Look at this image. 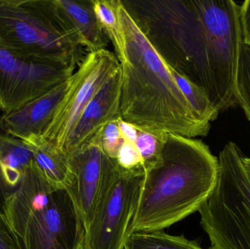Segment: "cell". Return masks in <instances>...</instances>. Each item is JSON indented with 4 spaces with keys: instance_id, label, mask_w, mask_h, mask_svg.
Segmentation results:
<instances>
[{
    "instance_id": "ffe728a7",
    "label": "cell",
    "mask_w": 250,
    "mask_h": 249,
    "mask_svg": "<svg viewBox=\"0 0 250 249\" xmlns=\"http://www.w3.org/2000/svg\"><path fill=\"white\" fill-rule=\"evenodd\" d=\"M115 161L118 166L124 171L144 174V162L141 153L136 145L132 142L125 140Z\"/></svg>"
},
{
    "instance_id": "603a6c76",
    "label": "cell",
    "mask_w": 250,
    "mask_h": 249,
    "mask_svg": "<svg viewBox=\"0 0 250 249\" xmlns=\"http://www.w3.org/2000/svg\"><path fill=\"white\" fill-rule=\"evenodd\" d=\"M239 19L243 43L250 46V0L243 1L240 5Z\"/></svg>"
},
{
    "instance_id": "cb8c5ba5",
    "label": "cell",
    "mask_w": 250,
    "mask_h": 249,
    "mask_svg": "<svg viewBox=\"0 0 250 249\" xmlns=\"http://www.w3.org/2000/svg\"><path fill=\"white\" fill-rule=\"evenodd\" d=\"M119 128H120V133L122 137L125 140L132 142L135 143L138 138V128L126 121H123L121 118H119L118 121Z\"/></svg>"
},
{
    "instance_id": "d6986e66",
    "label": "cell",
    "mask_w": 250,
    "mask_h": 249,
    "mask_svg": "<svg viewBox=\"0 0 250 249\" xmlns=\"http://www.w3.org/2000/svg\"><path fill=\"white\" fill-rule=\"evenodd\" d=\"M138 130V138L135 145L142 157L145 173V171L158 159L166 134H154L139 129Z\"/></svg>"
},
{
    "instance_id": "277c9868",
    "label": "cell",
    "mask_w": 250,
    "mask_h": 249,
    "mask_svg": "<svg viewBox=\"0 0 250 249\" xmlns=\"http://www.w3.org/2000/svg\"><path fill=\"white\" fill-rule=\"evenodd\" d=\"M1 212L13 249H83L84 227L73 191L54 188L35 163L4 196Z\"/></svg>"
},
{
    "instance_id": "2e32d148",
    "label": "cell",
    "mask_w": 250,
    "mask_h": 249,
    "mask_svg": "<svg viewBox=\"0 0 250 249\" xmlns=\"http://www.w3.org/2000/svg\"><path fill=\"white\" fill-rule=\"evenodd\" d=\"M125 249H204L197 241L183 235H171L163 230L142 231L131 234Z\"/></svg>"
},
{
    "instance_id": "9c48e42d",
    "label": "cell",
    "mask_w": 250,
    "mask_h": 249,
    "mask_svg": "<svg viewBox=\"0 0 250 249\" xmlns=\"http://www.w3.org/2000/svg\"><path fill=\"white\" fill-rule=\"evenodd\" d=\"M66 66L23 57L0 45V110L14 112L70 78Z\"/></svg>"
},
{
    "instance_id": "d4e9b609",
    "label": "cell",
    "mask_w": 250,
    "mask_h": 249,
    "mask_svg": "<svg viewBox=\"0 0 250 249\" xmlns=\"http://www.w3.org/2000/svg\"><path fill=\"white\" fill-rule=\"evenodd\" d=\"M0 249H13V241L0 213Z\"/></svg>"
},
{
    "instance_id": "30bf717a",
    "label": "cell",
    "mask_w": 250,
    "mask_h": 249,
    "mask_svg": "<svg viewBox=\"0 0 250 249\" xmlns=\"http://www.w3.org/2000/svg\"><path fill=\"white\" fill-rule=\"evenodd\" d=\"M100 133L69 157L76 178L73 194L84 230L92 222L118 167L114 159L104 153Z\"/></svg>"
},
{
    "instance_id": "4316f807",
    "label": "cell",
    "mask_w": 250,
    "mask_h": 249,
    "mask_svg": "<svg viewBox=\"0 0 250 249\" xmlns=\"http://www.w3.org/2000/svg\"><path fill=\"white\" fill-rule=\"evenodd\" d=\"M0 213H1V211H0Z\"/></svg>"
},
{
    "instance_id": "4fadbf2b",
    "label": "cell",
    "mask_w": 250,
    "mask_h": 249,
    "mask_svg": "<svg viewBox=\"0 0 250 249\" xmlns=\"http://www.w3.org/2000/svg\"><path fill=\"white\" fill-rule=\"evenodd\" d=\"M87 54L107 49L110 39L94 11L92 0H56Z\"/></svg>"
},
{
    "instance_id": "9a60e30c",
    "label": "cell",
    "mask_w": 250,
    "mask_h": 249,
    "mask_svg": "<svg viewBox=\"0 0 250 249\" xmlns=\"http://www.w3.org/2000/svg\"><path fill=\"white\" fill-rule=\"evenodd\" d=\"M35 163L33 154L24 142L0 134V178L6 187L16 188Z\"/></svg>"
},
{
    "instance_id": "7c38bea8",
    "label": "cell",
    "mask_w": 250,
    "mask_h": 249,
    "mask_svg": "<svg viewBox=\"0 0 250 249\" xmlns=\"http://www.w3.org/2000/svg\"><path fill=\"white\" fill-rule=\"evenodd\" d=\"M69 80L31 101L21 109L3 114L0 118V130L4 134L22 141L41 137L68 89Z\"/></svg>"
},
{
    "instance_id": "7402d4cb",
    "label": "cell",
    "mask_w": 250,
    "mask_h": 249,
    "mask_svg": "<svg viewBox=\"0 0 250 249\" xmlns=\"http://www.w3.org/2000/svg\"><path fill=\"white\" fill-rule=\"evenodd\" d=\"M117 121L118 120L108 123L100 133L101 146L104 153L114 160L117 159L119 151L125 141L120 133Z\"/></svg>"
},
{
    "instance_id": "e0dca14e",
    "label": "cell",
    "mask_w": 250,
    "mask_h": 249,
    "mask_svg": "<svg viewBox=\"0 0 250 249\" xmlns=\"http://www.w3.org/2000/svg\"><path fill=\"white\" fill-rule=\"evenodd\" d=\"M170 70L178 87L186 98L197 118L208 124L217 119L220 113L213 106L207 95L188 79L172 69Z\"/></svg>"
},
{
    "instance_id": "44dd1931",
    "label": "cell",
    "mask_w": 250,
    "mask_h": 249,
    "mask_svg": "<svg viewBox=\"0 0 250 249\" xmlns=\"http://www.w3.org/2000/svg\"><path fill=\"white\" fill-rule=\"evenodd\" d=\"M94 11L107 35L114 33L118 27L116 0H92Z\"/></svg>"
},
{
    "instance_id": "3957f363",
    "label": "cell",
    "mask_w": 250,
    "mask_h": 249,
    "mask_svg": "<svg viewBox=\"0 0 250 249\" xmlns=\"http://www.w3.org/2000/svg\"><path fill=\"white\" fill-rule=\"evenodd\" d=\"M219 159L198 139L166 134L158 159L145 171L126 233L163 230L208 200L217 184Z\"/></svg>"
},
{
    "instance_id": "484cf974",
    "label": "cell",
    "mask_w": 250,
    "mask_h": 249,
    "mask_svg": "<svg viewBox=\"0 0 250 249\" xmlns=\"http://www.w3.org/2000/svg\"><path fill=\"white\" fill-rule=\"evenodd\" d=\"M242 162H243L244 168L245 171L248 172V175L250 177V158L245 156L243 155L242 156Z\"/></svg>"
},
{
    "instance_id": "ba28073f",
    "label": "cell",
    "mask_w": 250,
    "mask_h": 249,
    "mask_svg": "<svg viewBox=\"0 0 250 249\" xmlns=\"http://www.w3.org/2000/svg\"><path fill=\"white\" fill-rule=\"evenodd\" d=\"M144 175L117 167L85 230L83 249H125Z\"/></svg>"
},
{
    "instance_id": "8fae6325",
    "label": "cell",
    "mask_w": 250,
    "mask_h": 249,
    "mask_svg": "<svg viewBox=\"0 0 250 249\" xmlns=\"http://www.w3.org/2000/svg\"><path fill=\"white\" fill-rule=\"evenodd\" d=\"M121 87L120 68L105 82L81 114L62 151L67 159L89 143L107 124L121 118Z\"/></svg>"
},
{
    "instance_id": "52a82bcc",
    "label": "cell",
    "mask_w": 250,
    "mask_h": 249,
    "mask_svg": "<svg viewBox=\"0 0 250 249\" xmlns=\"http://www.w3.org/2000/svg\"><path fill=\"white\" fill-rule=\"evenodd\" d=\"M120 68L115 54L108 49L87 54L70 77L68 89L41 138L63 154L64 146L81 114Z\"/></svg>"
},
{
    "instance_id": "6da1fadb",
    "label": "cell",
    "mask_w": 250,
    "mask_h": 249,
    "mask_svg": "<svg viewBox=\"0 0 250 249\" xmlns=\"http://www.w3.org/2000/svg\"><path fill=\"white\" fill-rule=\"evenodd\" d=\"M167 65L223 112L237 105L240 5L233 0H122Z\"/></svg>"
},
{
    "instance_id": "7a4b0ae2",
    "label": "cell",
    "mask_w": 250,
    "mask_h": 249,
    "mask_svg": "<svg viewBox=\"0 0 250 249\" xmlns=\"http://www.w3.org/2000/svg\"><path fill=\"white\" fill-rule=\"evenodd\" d=\"M118 27L108 35L122 75L120 117L154 134L195 138L208 134L176 84L171 70L141 32L122 0H116Z\"/></svg>"
},
{
    "instance_id": "ac0fdd59",
    "label": "cell",
    "mask_w": 250,
    "mask_h": 249,
    "mask_svg": "<svg viewBox=\"0 0 250 249\" xmlns=\"http://www.w3.org/2000/svg\"><path fill=\"white\" fill-rule=\"evenodd\" d=\"M235 93L237 105L242 107L250 121V46L244 43L239 54Z\"/></svg>"
},
{
    "instance_id": "5bb4252c",
    "label": "cell",
    "mask_w": 250,
    "mask_h": 249,
    "mask_svg": "<svg viewBox=\"0 0 250 249\" xmlns=\"http://www.w3.org/2000/svg\"><path fill=\"white\" fill-rule=\"evenodd\" d=\"M23 142L32 152L38 171L52 187L57 190H74L76 178L69 159L64 155L59 153L41 137Z\"/></svg>"
},
{
    "instance_id": "8992f818",
    "label": "cell",
    "mask_w": 250,
    "mask_h": 249,
    "mask_svg": "<svg viewBox=\"0 0 250 249\" xmlns=\"http://www.w3.org/2000/svg\"><path fill=\"white\" fill-rule=\"evenodd\" d=\"M243 155L233 142L224 146L217 184L198 211L209 249H250V177Z\"/></svg>"
},
{
    "instance_id": "5b68a950",
    "label": "cell",
    "mask_w": 250,
    "mask_h": 249,
    "mask_svg": "<svg viewBox=\"0 0 250 249\" xmlns=\"http://www.w3.org/2000/svg\"><path fill=\"white\" fill-rule=\"evenodd\" d=\"M0 45L74 70L87 55L56 0H0Z\"/></svg>"
}]
</instances>
